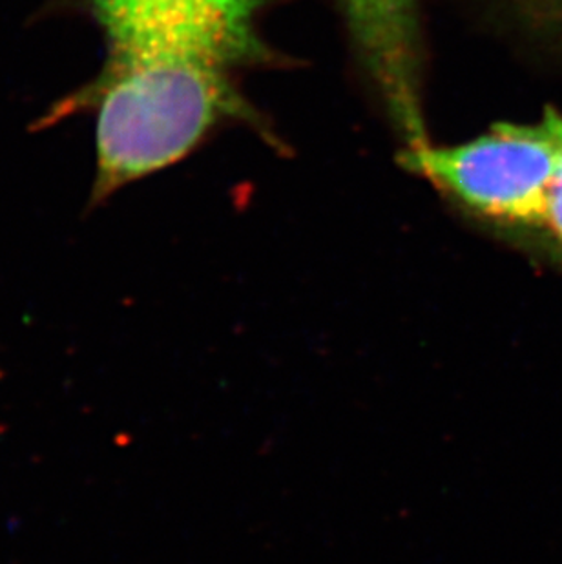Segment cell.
<instances>
[{"label": "cell", "instance_id": "obj_1", "mask_svg": "<svg viewBox=\"0 0 562 564\" xmlns=\"http://www.w3.org/2000/svg\"><path fill=\"white\" fill-rule=\"evenodd\" d=\"M107 63L88 91L97 113L96 199L163 171L227 124L255 123L245 94L271 63V0H88Z\"/></svg>", "mask_w": 562, "mask_h": 564}, {"label": "cell", "instance_id": "obj_2", "mask_svg": "<svg viewBox=\"0 0 562 564\" xmlns=\"http://www.w3.org/2000/svg\"><path fill=\"white\" fill-rule=\"evenodd\" d=\"M400 163L473 218L528 238L562 263V113L555 108L461 143L403 149Z\"/></svg>", "mask_w": 562, "mask_h": 564}, {"label": "cell", "instance_id": "obj_3", "mask_svg": "<svg viewBox=\"0 0 562 564\" xmlns=\"http://www.w3.org/2000/svg\"><path fill=\"white\" fill-rule=\"evenodd\" d=\"M361 77L386 99L413 96L424 83L420 0H336Z\"/></svg>", "mask_w": 562, "mask_h": 564}, {"label": "cell", "instance_id": "obj_4", "mask_svg": "<svg viewBox=\"0 0 562 564\" xmlns=\"http://www.w3.org/2000/svg\"><path fill=\"white\" fill-rule=\"evenodd\" d=\"M515 21L548 41L562 43V0H500Z\"/></svg>", "mask_w": 562, "mask_h": 564}]
</instances>
